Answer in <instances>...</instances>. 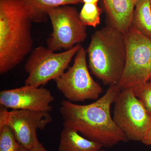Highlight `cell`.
<instances>
[{
  "mask_svg": "<svg viewBox=\"0 0 151 151\" xmlns=\"http://www.w3.org/2000/svg\"><path fill=\"white\" fill-rule=\"evenodd\" d=\"M121 89L111 85L101 98L86 105L76 104L68 100L61 101L60 113L63 127L73 129L85 138L111 147L128 139L116 126L111 116V105Z\"/></svg>",
  "mask_w": 151,
  "mask_h": 151,
  "instance_id": "6da1fadb",
  "label": "cell"
},
{
  "mask_svg": "<svg viewBox=\"0 0 151 151\" xmlns=\"http://www.w3.org/2000/svg\"><path fill=\"white\" fill-rule=\"evenodd\" d=\"M32 22L21 0H0V73H7L32 51Z\"/></svg>",
  "mask_w": 151,
  "mask_h": 151,
  "instance_id": "7a4b0ae2",
  "label": "cell"
},
{
  "mask_svg": "<svg viewBox=\"0 0 151 151\" xmlns=\"http://www.w3.org/2000/svg\"><path fill=\"white\" fill-rule=\"evenodd\" d=\"M91 73L105 85H117L126 64L125 35L111 25L94 33L86 50Z\"/></svg>",
  "mask_w": 151,
  "mask_h": 151,
  "instance_id": "3957f363",
  "label": "cell"
},
{
  "mask_svg": "<svg viewBox=\"0 0 151 151\" xmlns=\"http://www.w3.org/2000/svg\"><path fill=\"white\" fill-rule=\"evenodd\" d=\"M81 47V45H77L60 53L44 46L35 49L24 65L25 70L28 75L25 85L40 87L50 80H55L68 68Z\"/></svg>",
  "mask_w": 151,
  "mask_h": 151,
  "instance_id": "277c9868",
  "label": "cell"
},
{
  "mask_svg": "<svg viewBox=\"0 0 151 151\" xmlns=\"http://www.w3.org/2000/svg\"><path fill=\"white\" fill-rule=\"evenodd\" d=\"M125 38L126 64L117 84L121 90L147 82L151 77V39L132 27L125 35Z\"/></svg>",
  "mask_w": 151,
  "mask_h": 151,
  "instance_id": "5b68a950",
  "label": "cell"
},
{
  "mask_svg": "<svg viewBox=\"0 0 151 151\" xmlns=\"http://www.w3.org/2000/svg\"><path fill=\"white\" fill-rule=\"evenodd\" d=\"M86 54V50L81 46L76 55L73 65L55 80L57 89L72 103L97 100L103 92L101 86L89 73Z\"/></svg>",
  "mask_w": 151,
  "mask_h": 151,
  "instance_id": "8992f818",
  "label": "cell"
},
{
  "mask_svg": "<svg viewBox=\"0 0 151 151\" xmlns=\"http://www.w3.org/2000/svg\"><path fill=\"white\" fill-rule=\"evenodd\" d=\"M52 32L47 40V47L52 51L70 49L83 42L87 37L86 26L82 22L77 10L69 5L48 9Z\"/></svg>",
  "mask_w": 151,
  "mask_h": 151,
  "instance_id": "52a82bcc",
  "label": "cell"
},
{
  "mask_svg": "<svg viewBox=\"0 0 151 151\" xmlns=\"http://www.w3.org/2000/svg\"><path fill=\"white\" fill-rule=\"evenodd\" d=\"M114 103L113 119L116 126L128 140L142 142L147 131L151 115L132 88L121 90Z\"/></svg>",
  "mask_w": 151,
  "mask_h": 151,
  "instance_id": "ba28073f",
  "label": "cell"
},
{
  "mask_svg": "<svg viewBox=\"0 0 151 151\" xmlns=\"http://www.w3.org/2000/svg\"><path fill=\"white\" fill-rule=\"evenodd\" d=\"M6 109L1 108L0 128L9 126L20 145L28 150L39 142L37 130L44 129L52 122L50 112Z\"/></svg>",
  "mask_w": 151,
  "mask_h": 151,
  "instance_id": "9c48e42d",
  "label": "cell"
},
{
  "mask_svg": "<svg viewBox=\"0 0 151 151\" xmlns=\"http://www.w3.org/2000/svg\"><path fill=\"white\" fill-rule=\"evenodd\" d=\"M54 97L49 90L32 85L3 90L0 92V104L13 110H29L50 112Z\"/></svg>",
  "mask_w": 151,
  "mask_h": 151,
  "instance_id": "30bf717a",
  "label": "cell"
},
{
  "mask_svg": "<svg viewBox=\"0 0 151 151\" xmlns=\"http://www.w3.org/2000/svg\"><path fill=\"white\" fill-rule=\"evenodd\" d=\"M139 0H103L111 25L125 35L132 27L136 4Z\"/></svg>",
  "mask_w": 151,
  "mask_h": 151,
  "instance_id": "8fae6325",
  "label": "cell"
},
{
  "mask_svg": "<svg viewBox=\"0 0 151 151\" xmlns=\"http://www.w3.org/2000/svg\"><path fill=\"white\" fill-rule=\"evenodd\" d=\"M103 147L100 143L85 138L76 130L63 127L58 151H98Z\"/></svg>",
  "mask_w": 151,
  "mask_h": 151,
  "instance_id": "7c38bea8",
  "label": "cell"
},
{
  "mask_svg": "<svg viewBox=\"0 0 151 151\" xmlns=\"http://www.w3.org/2000/svg\"><path fill=\"white\" fill-rule=\"evenodd\" d=\"M29 13L32 22H45L48 18L47 11L61 6L82 3L81 0H21Z\"/></svg>",
  "mask_w": 151,
  "mask_h": 151,
  "instance_id": "4fadbf2b",
  "label": "cell"
},
{
  "mask_svg": "<svg viewBox=\"0 0 151 151\" xmlns=\"http://www.w3.org/2000/svg\"><path fill=\"white\" fill-rule=\"evenodd\" d=\"M132 27L151 39V4L149 0H139L136 4Z\"/></svg>",
  "mask_w": 151,
  "mask_h": 151,
  "instance_id": "5bb4252c",
  "label": "cell"
},
{
  "mask_svg": "<svg viewBox=\"0 0 151 151\" xmlns=\"http://www.w3.org/2000/svg\"><path fill=\"white\" fill-rule=\"evenodd\" d=\"M102 10L97 4H84L79 13L82 22L86 26L96 27L100 23Z\"/></svg>",
  "mask_w": 151,
  "mask_h": 151,
  "instance_id": "9a60e30c",
  "label": "cell"
},
{
  "mask_svg": "<svg viewBox=\"0 0 151 151\" xmlns=\"http://www.w3.org/2000/svg\"><path fill=\"white\" fill-rule=\"evenodd\" d=\"M21 147L9 126L0 128V151H19Z\"/></svg>",
  "mask_w": 151,
  "mask_h": 151,
  "instance_id": "2e32d148",
  "label": "cell"
},
{
  "mask_svg": "<svg viewBox=\"0 0 151 151\" xmlns=\"http://www.w3.org/2000/svg\"><path fill=\"white\" fill-rule=\"evenodd\" d=\"M132 88L135 96L151 115V83L148 81Z\"/></svg>",
  "mask_w": 151,
  "mask_h": 151,
  "instance_id": "e0dca14e",
  "label": "cell"
},
{
  "mask_svg": "<svg viewBox=\"0 0 151 151\" xmlns=\"http://www.w3.org/2000/svg\"><path fill=\"white\" fill-rule=\"evenodd\" d=\"M142 142L146 145H151V115L147 131Z\"/></svg>",
  "mask_w": 151,
  "mask_h": 151,
  "instance_id": "ac0fdd59",
  "label": "cell"
},
{
  "mask_svg": "<svg viewBox=\"0 0 151 151\" xmlns=\"http://www.w3.org/2000/svg\"><path fill=\"white\" fill-rule=\"evenodd\" d=\"M29 150V151H47L44 147L43 145L40 142Z\"/></svg>",
  "mask_w": 151,
  "mask_h": 151,
  "instance_id": "d6986e66",
  "label": "cell"
},
{
  "mask_svg": "<svg viewBox=\"0 0 151 151\" xmlns=\"http://www.w3.org/2000/svg\"><path fill=\"white\" fill-rule=\"evenodd\" d=\"M84 4H97L99 0H81Z\"/></svg>",
  "mask_w": 151,
  "mask_h": 151,
  "instance_id": "ffe728a7",
  "label": "cell"
},
{
  "mask_svg": "<svg viewBox=\"0 0 151 151\" xmlns=\"http://www.w3.org/2000/svg\"><path fill=\"white\" fill-rule=\"evenodd\" d=\"M19 151H29V150H27V149L25 148L22 147L21 146Z\"/></svg>",
  "mask_w": 151,
  "mask_h": 151,
  "instance_id": "44dd1931",
  "label": "cell"
},
{
  "mask_svg": "<svg viewBox=\"0 0 151 151\" xmlns=\"http://www.w3.org/2000/svg\"><path fill=\"white\" fill-rule=\"evenodd\" d=\"M98 151H108V150H104V149H103L102 148V149H101V150H100Z\"/></svg>",
  "mask_w": 151,
  "mask_h": 151,
  "instance_id": "7402d4cb",
  "label": "cell"
},
{
  "mask_svg": "<svg viewBox=\"0 0 151 151\" xmlns=\"http://www.w3.org/2000/svg\"><path fill=\"white\" fill-rule=\"evenodd\" d=\"M149 81H150V83H151V78H150V80H149Z\"/></svg>",
  "mask_w": 151,
  "mask_h": 151,
  "instance_id": "603a6c76",
  "label": "cell"
},
{
  "mask_svg": "<svg viewBox=\"0 0 151 151\" xmlns=\"http://www.w3.org/2000/svg\"><path fill=\"white\" fill-rule=\"evenodd\" d=\"M149 1H150V4H151V0H149Z\"/></svg>",
  "mask_w": 151,
  "mask_h": 151,
  "instance_id": "cb8c5ba5",
  "label": "cell"
}]
</instances>
